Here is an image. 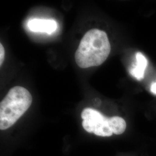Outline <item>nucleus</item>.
Returning a JSON list of instances; mask_svg holds the SVG:
<instances>
[{
	"mask_svg": "<svg viewBox=\"0 0 156 156\" xmlns=\"http://www.w3.org/2000/svg\"><path fill=\"white\" fill-rule=\"evenodd\" d=\"M110 52L111 44L106 33L91 29L81 39L75 53V62L82 68L99 66L106 60Z\"/></svg>",
	"mask_w": 156,
	"mask_h": 156,
	"instance_id": "1",
	"label": "nucleus"
},
{
	"mask_svg": "<svg viewBox=\"0 0 156 156\" xmlns=\"http://www.w3.org/2000/svg\"><path fill=\"white\" fill-rule=\"evenodd\" d=\"M32 101V95L24 87L12 88L0 103L1 130L12 127L28 110Z\"/></svg>",
	"mask_w": 156,
	"mask_h": 156,
	"instance_id": "2",
	"label": "nucleus"
},
{
	"mask_svg": "<svg viewBox=\"0 0 156 156\" xmlns=\"http://www.w3.org/2000/svg\"><path fill=\"white\" fill-rule=\"evenodd\" d=\"M82 126L89 133L100 136H111L113 133L109 126V118L91 108H85L81 113Z\"/></svg>",
	"mask_w": 156,
	"mask_h": 156,
	"instance_id": "3",
	"label": "nucleus"
},
{
	"mask_svg": "<svg viewBox=\"0 0 156 156\" xmlns=\"http://www.w3.org/2000/svg\"><path fill=\"white\" fill-rule=\"evenodd\" d=\"M29 29L34 32H42L46 33H53L57 28V23L51 19H34L28 22Z\"/></svg>",
	"mask_w": 156,
	"mask_h": 156,
	"instance_id": "4",
	"label": "nucleus"
},
{
	"mask_svg": "<svg viewBox=\"0 0 156 156\" xmlns=\"http://www.w3.org/2000/svg\"><path fill=\"white\" fill-rule=\"evenodd\" d=\"M136 64L130 70V73L136 79L140 80L144 78L145 69L148 62L145 56L140 52L136 54Z\"/></svg>",
	"mask_w": 156,
	"mask_h": 156,
	"instance_id": "5",
	"label": "nucleus"
},
{
	"mask_svg": "<svg viewBox=\"0 0 156 156\" xmlns=\"http://www.w3.org/2000/svg\"><path fill=\"white\" fill-rule=\"evenodd\" d=\"M109 126L113 134L121 135L126 129V122L122 117L113 116L109 117Z\"/></svg>",
	"mask_w": 156,
	"mask_h": 156,
	"instance_id": "6",
	"label": "nucleus"
},
{
	"mask_svg": "<svg viewBox=\"0 0 156 156\" xmlns=\"http://www.w3.org/2000/svg\"><path fill=\"white\" fill-rule=\"evenodd\" d=\"M5 57V50L2 44H0V66H1Z\"/></svg>",
	"mask_w": 156,
	"mask_h": 156,
	"instance_id": "7",
	"label": "nucleus"
},
{
	"mask_svg": "<svg viewBox=\"0 0 156 156\" xmlns=\"http://www.w3.org/2000/svg\"><path fill=\"white\" fill-rule=\"evenodd\" d=\"M151 92L154 94H156V82L152 83L151 86Z\"/></svg>",
	"mask_w": 156,
	"mask_h": 156,
	"instance_id": "8",
	"label": "nucleus"
}]
</instances>
